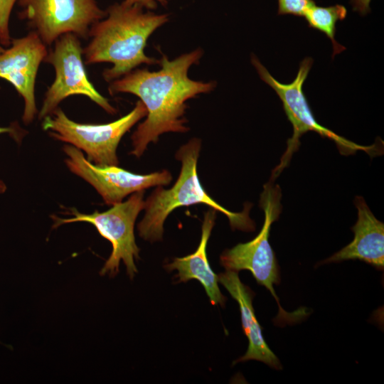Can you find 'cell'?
<instances>
[{"mask_svg":"<svg viewBox=\"0 0 384 384\" xmlns=\"http://www.w3.org/2000/svg\"><path fill=\"white\" fill-rule=\"evenodd\" d=\"M19 15L46 46L71 33L87 39L92 24L106 16L97 0H18Z\"/></svg>","mask_w":384,"mask_h":384,"instance_id":"9","label":"cell"},{"mask_svg":"<svg viewBox=\"0 0 384 384\" xmlns=\"http://www.w3.org/2000/svg\"><path fill=\"white\" fill-rule=\"evenodd\" d=\"M203 55L201 48L169 60L163 54L156 71L136 69L110 82L111 95L129 93L137 96L146 109V118L131 137L130 154L140 157L151 142L156 143L166 132H186L184 114L186 102L213 90L214 81L203 82L188 77L189 68L197 65Z\"/></svg>","mask_w":384,"mask_h":384,"instance_id":"1","label":"cell"},{"mask_svg":"<svg viewBox=\"0 0 384 384\" xmlns=\"http://www.w3.org/2000/svg\"><path fill=\"white\" fill-rule=\"evenodd\" d=\"M346 14L347 10L343 5L323 7L317 6L315 4L310 6L304 15L309 27L319 30L331 40L333 46L332 58L346 49L336 41L335 33L337 21H343Z\"/></svg>","mask_w":384,"mask_h":384,"instance_id":"15","label":"cell"},{"mask_svg":"<svg viewBox=\"0 0 384 384\" xmlns=\"http://www.w3.org/2000/svg\"><path fill=\"white\" fill-rule=\"evenodd\" d=\"M216 212L211 208L204 214L201 241L196 250L188 255L174 258L171 263L166 265V268L176 270L179 282L198 280L204 287L210 303L224 306L226 298L219 289L218 275L212 270L206 255V246L215 225Z\"/></svg>","mask_w":384,"mask_h":384,"instance_id":"14","label":"cell"},{"mask_svg":"<svg viewBox=\"0 0 384 384\" xmlns=\"http://www.w3.org/2000/svg\"><path fill=\"white\" fill-rule=\"evenodd\" d=\"M238 273L225 270L218 275V282L239 304L242 329L249 341L245 354L237 359L234 363L255 360L276 370H281L280 361L266 343L255 316L252 306L254 293L240 281Z\"/></svg>","mask_w":384,"mask_h":384,"instance_id":"13","label":"cell"},{"mask_svg":"<svg viewBox=\"0 0 384 384\" xmlns=\"http://www.w3.org/2000/svg\"><path fill=\"white\" fill-rule=\"evenodd\" d=\"M251 62L256 68L260 78L269 85L280 98L287 119L293 127L292 137L287 141V147L279 164L272 171L271 179L274 180L286 167L300 144V137L307 132H315L321 137L332 140L343 154H351L358 151H364L369 155L379 152L377 145L361 146L341 137L329 129L321 125L316 119L303 91V85L313 65V59L305 58L299 64L294 80L288 84L277 80L252 55Z\"/></svg>","mask_w":384,"mask_h":384,"instance_id":"4","label":"cell"},{"mask_svg":"<svg viewBox=\"0 0 384 384\" xmlns=\"http://www.w3.org/2000/svg\"><path fill=\"white\" fill-rule=\"evenodd\" d=\"M201 142L191 139L181 146L176 153V159L181 163L179 176L172 187L165 189L162 186L155 190L144 201L145 213L138 223L139 235L145 240H161L164 224L169 215L175 209L195 204H205L223 213L233 230L253 231L254 221L250 218L251 204H245L241 212H232L213 200L200 183L197 174V162Z\"/></svg>","mask_w":384,"mask_h":384,"instance_id":"3","label":"cell"},{"mask_svg":"<svg viewBox=\"0 0 384 384\" xmlns=\"http://www.w3.org/2000/svg\"><path fill=\"white\" fill-rule=\"evenodd\" d=\"M146 115V109L141 100L119 119L100 124L75 122L57 107L43 119L42 127L50 137L84 151L87 160L95 165L118 166L117 149L121 139Z\"/></svg>","mask_w":384,"mask_h":384,"instance_id":"5","label":"cell"},{"mask_svg":"<svg viewBox=\"0 0 384 384\" xmlns=\"http://www.w3.org/2000/svg\"><path fill=\"white\" fill-rule=\"evenodd\" d=\"M10 46L0 53V78L10 82L23 98L22 119L24 124H28L37 113L36 79L48 50L46 45L32 31L23 37L11 39Z\"/></svg>","mask_w":384,"mask_h":384,"instance_id":"11","label":"cell"},{"mask_svg":"<svg viewBox=\"0 0 384 384\" xmlns=\"http://www.w3.org/2000/svg\"><path fill=\"white\" fill-rule=\"evenodd\" d=\"M314 4L313 0H278V14L304 16L306 11Z\"/></svg>","mask_w":384,"mask_h":384,"instance_id":"17","label":"cell"},{"mask_svg":"<svg viewBox=\"0 0 384 384\" xmlns=\"http://www.w3.org/2000/svg\"><path fill=\"white\" fill-rule=\"evenodd\" d=\"M4 50V48L2 47V46L0 44V53H2Z\"/></svg>","mask_w":384,"mask_h":384,"instance_id":"21","label":"cell"},{"mask_svg":"<svg viewBox=\"0 0 384 384\" xmlns=\"http://www.w3.org/2000/svg\"><path fill=\"white\" fill-rule=\"evenodd\" d=\"M3 133H9L16 140H19L21 137V134L14 126H10L7 127H0V134ZM6 190V184L1 180H0V193H4Z\"/></svg>","mask_w":384,"mask_h":384,"instance_id":"20","label":"cell"},{"mask_svg":"<svg viewBox=\"0 0 384 384\" xmlns=\"http://www.w3.org/2000/svg\"><path fill=\"white\" fill-rule=\"evenodd\" d=\"M54 43L53 49L48 52L44 62L53 66L55 78L45 94L38 118L42 119L50 115L63 100L72 95L86 96L107 113L115 114L116 109L88 79L79 38L68 33Z\"/></svg>","mask_w":384,"mask_h":384,"instance_id":"8","label":"cell"},{"mask_svg":"<svg viewBox=\"0 0 384 384\" xmlns=\"http://www.w3.org/2000/svg\"><path fill=\"white\" fill-rule=\"evenodd\" d=\"M65 164L77 176L92 185L107 205L121 203L127 196L152 186H166L172 180L171 173L162 170L149 174H137L118 166H99L85 158L73 145H65Z\"/></svg>","mask_w":384,"mask_h":384,"instance_id":"10","label":"cell"},{"mask_svg":"<svg viewBox=\"0 0 384 384\" xmlns=\"http://www.w3.org/2000/svg\"><path fill=\"white\" fill-rule=\"evenodd\" d=\"M371 0H350L353 10L364 16L370 11V3Z\"/></svg>","mask_w":384,"mask_h":384,"instance_id":"19","label":"cell"},{"mask_svg":"<svg viewBox=\"0 0 384 384\" xmlns=\"http://www.w3.org/2000/svg\"><path fill=\"white\" fill-rule=\"evenodd\" d=\"M144 191L135 192L126 201L114 204L104 212L95 210L91 214H84L73 208L70 211L73 218H62L52 215L53 228L75 222L92 224L100 235L108 240L112 246V253L100 274L115 276L119 272V263L122 260L127 274L130 279H133L137 272L134 259L139 258V248L136 244L134 228L139 213L144 208Z\"/></svg>","mask_w":384,"mask_h":384,"instance_id":"6","label":"cell"},{"mask_svg":"<svg viewBox=\"0 0 384 384\" xmlns=\"http://www.w3.org/2000/svg\"><path fill=\"white\" fill-rule=\"evenodd\" d=\"M18 0H0V44L10 46L11 38L9 30V20L12 9Z\"/></svg>","mask_w":384,"mask_h":384,"instance_id":"16","label":"cell"},{"mask_svg":"<svg viewBox=\"0 0 384 384\" xmlns=\"http://www.w3.org/2000/svg\"><path fill=\"white\" fill-rule=\"evenodd\" d=\"M354 204L358 210V220L351 228L353 240L321 264L358 260L383 270L384 224L374 216L363 197L356 196Z\"/></svg>","mask_w":384,"mask_h":384,"instance_id":"12","label":"cell"},{"mask_svg":"<svg viewBox=\"0 0 384 384\" xmlns=\"http://www.w3.org/2000/svg\"><path fill=\"white\" fill-rule=\"evenodd\" d=\"M281 197L280 188L274 185V180L270 179L260 195V206L265 213L261 230L252 240L224 250L220 262L225 270L250 271L257 282L271 292L279 304V313L284 315L287 312L282 309L274 289V284H279L280 277L277 261L269 242L271 225L279 218L282 211Z\"/></svg>","mask_w":384,"mask_h":384,"instance_id":"7","label":"cell"},{"mask_svg":"<svg viewBox=\"0 0 384 384\" xmlns=\"http://www.w3.org/2000/svg\"><path fill=\"white\" fill-rule=\"evenodd\" d=\"M171 0H123L127 5H137L146 9H155L158 5L164 6Z\"/></svg>","mask_w":384,"mask_h":384,"instance_id":"18","label":"cell"},{"mask_svg":"<svg viewBox=\"0 0 384 384\" xmlns=\"http://www.w3.org/2000/svg\"><path fill=\"white\" fill-rule=\"evenodd\" d=\"M106 16L90 28L88 45L82 49L85 64L110 63L102 77L107 82L120 78L142 64H159L144 53L150 36L169 20L168 14L145 11L137 5L114 3Z\"/></svg>","mask_w":384,"mask_h":384,"instance_id":"2","label":"cell"}]
</instances>
